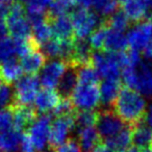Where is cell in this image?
I'll list each match as a JSON object with an SVG mask.
<instances>
[{
  "mask_svg": "<svg viewBox=\"0 0 152 152\" xmlns=\"http://www.w3.org/2000/svg\"><path fill=\"white\" fill-rule=\"evenodd\" d=\"M112 108L129 126L142 123L147 116V104L144 97L135 90L126 87L122 88Z\"/></svg>",
  "mask_w": 152,
  "mask_h": 152,
  "instance_id": "obj_1",
  "label": "cell"
},
{
  "mask_svg": "<svg viewBox=\"0 0 152 152\" xmlns=\"http://www.w3.org/2000/svg\"><path fill=\"white\" fill-rule=\"evenodd\" d=\"M70 16L73 22L75 38L77 39H87V37L91 36L92 32L95 31L103 22L101 16L81 7L73 11Z\"/></svg>",
  "mask_w": 152,
  "mask_h": 152,
  "instance_id": "obj_2",
  "label": "cell"
},
{
  "mask_svg": "<svg viewBox=\"0 0 152 152\" xmlns=\"http://www.w3.org/2000/svg\"><path fill=\"white\" fill-rule=\"evenodd\" d=\"M40 79L37 75H27L16 83L13 93V104L29 105L36 100L39 93Z\"/></svg>",
  "mask_w": 152,
  "mask_h": 152,
  "instance_id": "obj_3",
  "label": "cell"
},
{
  "mask_svg": "<svg viewBox=\"0 0 152 152\" xmlns=\"http://www.w3.org/2000/svg\"><path fill=\"white\" fill-rule=\"evenodd\" d=\"M76 110H95L100 102L99 85H77L71 95Z\"/></svg>",
  "mask_w": 152,
  "mask_h": 152,
  "instance_id": "obj_4",
  "label": "cell"
},
{
  "mask_svg": "<svg viewBox=\"0 0 152 152\" xmlns=\"http://www.w3.org/2000/svg\"><path fill=\"white\" fill-rule=\"evenodd\" d=\"M96 125L100 137L101 139H104V141L115 137L127 126V124L121 120L113 108L98 110V119Z\"/></svg>",
  "mask_w": 152,
  "mask_h": 152,
  "instance_id": "obj_5",
  "label": "cell"
},
{
  "mask_svg": "<svg viewBox=\"0 0 152 152\" xmlns=\"http://www.w3.org/2000/svg\"><path fill=\"white\" fill-rule=\"evenodd\" d=\"M75 128V114L56 117L51 122L49 133V150H53L67 141L69 133Z\"/></svg>",
  "mask_w": 152,
  "mask_h": 152,
  "instance_id": "obj_6",
  "label": "cell"
},
{
  "mask_svg": "<svg viewBox=\"0 0 152 152\" xmlns=\"http://www.w3.org/2000/svg\"><path fill=\"white\" fill-rule=\"evenodd\" d=\"M92 65L99 73V75L105 78L119 79L121 74V67L119 65L117 53L97 51L93 53Z\"/></svg>",
  "mask_w": 152,
  "mask_h": 152,
  "instance_id": "obj_7",
  "label": "cell"
},
{
  "mask_svg": "<svg viewBox=\"0 0 152 152\" xmlns=\"http://www.w3.org/2000/svg\"><path fill=\"white\" fill-rule=\"evenodd\" d=\"M51 127V116L44 114L39 117L36 122L30 126L27 130L37 151L42 152L47 145L49 140V133H50Z\"/></svg>",
  "mask_w": 152,
  "mask_h": 152,
  "instance_id": "obj_8",
  "label": "cell"
},
{
  "mask_svg": "<svg viewBox=\"0 0 152 152\" xmlns=\"http://www.w3.org/2000/svg\"><path fill=\"white\" fill-rule=\"evenodd\" d=\"M152 39V24L149 20L137 23L127 34V41L130 49L141 51L146 48Z\"/></svg>",
  "mask_w": 152,
  "mask_h": 152,
  "instance_id": "obj_9",
  "label": "cell"
},
{
  "mask_svg": "<svg viewBox=\"0 0 152 152\" xmlns=\"http://www.w3.org/2000/svg\"><path fill=\"white\" fill-rule=\"evenodd\" d=\"M68 64L63 59H52L44 66L40 83L45 89H54L65 74Z\"/></svg>",
  "mask_w": 152,
  "mask_h": 152,
  "instance_id": "obj_10",
  "label": "cell"
},
{
  "mask_svg": "<svg viewBox=\"0 0 152 152\" xmlns=\"http://www.w3.org/2000/svg\"><path fill=\"white\" fill-rule=\"evenodd\" d=\"M14 117V128L19 132H27L32 124L38 119V112L29 105L11 104Z\"/></svg>",
  "mask_w": 152,
  "mask_h": 152,
  "instance_id": "obj_11",
  "label": "cell"
},
{
  "mask_svg": "<svg viewBox=\"0 0 152 152\" xmlns=\"http://www.w3.org/2000/svg\"><path fill=\"white\" fill-rule=\"evenodd\" d=\"M73 42L74 40H58L54 38L41 45V50L49 58L59 57L63 61H67L73 51Z\"/></svg>",
  "mask_w": 152,
  "mask_h": 152,
  "instance_id": "obj_12",
  "label": "cell"
},
{
  "mask_svg": "<svg viewBox=\"0 0 152 152\" xmlns=\"http://www.w3.org/2000/svg\"><path fill=\"white\" fill-rule=\"evenodd\" d=\"M135 87L134 90L141 95L152 97V66L149 63L141 61L134 67Z\"/></svg>",
  "mask_w": 152,
  "mask_h": 152,
  "instance_id": "obj_13",
  "label": "cell"
},
{
  "mask_svg": "<svg viewBox=\"0 0 152 152\" xmlns=\"http://www.w3.org/2000/svg\"><path fill=\"white\" fill-rule=\"evenodd\" d=\"M61 97L57 91L44 88L39 92L36 100H34L37 112L41 113V114H47L50 110L53 112L61 102Z\"/></svg>",
  "mask_w": 152,
  "mask_h": 152,
  "instance_id": "obj_14",
  "label": "cell"
},
{
  "mask_svg": "<svg viewBox=\"0 0 152 152\" xmlns=\"http://www.w3.org/2000/svg\"><path fill=\"white\" fill-rule=\"evenodd\" d=\"M100 101L105 108H112L123 86L120 79L105 78L100 85Z\"/></svg>",
  "mask_w": 152,
  "mask_h": 152,
  "instance_id": "obj_15",
  "label": "cell"
},
{
  "mask_svg": "<svg viewBox=\"0 0 152 152\" xmlns=\"http://www.w3.org/2000/svg\"><path fill=\"white\" fill-rule=\"evenodd\" d=\"M46 58L47 57L42 52L41 48H38L34 49L26 55L22 56L20 64H21L23 72H25L28 75H36L45 66Z\"/></svg>",
  "mask_w": 152,
  "mask_h": 152,
  "instance_id": "obj_16",
  "label": "cell"
},
{
  "mask_svg": "<svg viewBox=\"0 0 152 152\" xmlns=\"http://www.w3.org/2000/svg\"><path fill=\"white\" fill-rule=\"evenodd\" d=\"M51 27L54 37L58 40H74L75 32L71 16L64 15L51 20Z\"/></svg>",
  "mask_w": 152,
  "mask_h": 152,
  "instance_id": "obj_17",
  "label": "cell"
},
{
  "mask_svg": "<svg viewBox=\"0 0 152 152\" xmlns=\"http://www.w3.org/2000/svg\"><path fill=\"white\" fill-rule=\"evenodd\" d=\"M7 23L9 26L10 34L15 40H25L31 37V25L25 16L7 17Z\"/></svg>",
  "mask_w": 152,
  "mask_h": 152,
  "instance_id": "obj_18",
  "label": "cell"
},
{
  "mask_svg": "<svg viewBox=\"0 0 152 152\" xmlns=\"http://www.w3.org/2000/svg\"><path fill=\"white\" fill-rule=\"evenodd\" d=\"M132 127V144L140 151L152 149V127L145 121Z\"/></svg>",
  "mask_w": 152,
  "mask_h": 152,
  "instance_id": "obj_19",
  "label": "cell"
},
{
  "mask_svg": "<svg viewBox=\"0 0 152 152\" xmlns=\"http://www.w3.org/2000/svg\"><path fill=\"white\" fill-rule=\"evenodd\" d=\"M132 143V127L127 125L115 137L104 141V146L112 152H124Z\"/></svg>",
  "mask_w": 152,
  "mask_h": 152,
  "instance_id": "obj_20",
  "label": "cell"
},
{
  "mask_svg": "<svg viewBox=\"0 0 152 152\" xmlns=\"http://www.w3.org/2000/svg\"><path fill=\"white\" fill-rule=\"evenodd\" d=\"M22 67L21 64L18 61L17 58L7 59L5 61L0 64V76L4 83L11 86L12 83H17L22 75Z\"/></svg>",
  "mask_w": 152,
  "mask_h": 152,
  "instance_id": "obj_21",
  "label": "cell"
},
{
  "mask_svg": "<svg viewBox=\"0 0 152 152\" xmlns=\"http://www.w3.org/2000/svg\"><path fill=\"white\" fill-rule=\"evenodd\" d=\"M78 144L83 152H93L102 144V139L97 129L87 127L78 131Z\"/></svg>",
  "mask_w": 152,
  "mask_h": 152,
  "instance_id": "obj_22",
  "label": "cell"
},
{
  "mask_svg": "<svg viewBox=\"0 0 152 152\" xmlns=\"http://www.w3.org/2000/svg\"><path fill=\"white\" fill-rule=\"evenodd\" d=\"M122 10L130 22L137 24L147 20L148 10L143 0H126L122 4Z\"/></svg>",
  "mask_w": 152,
  "mask_h": 152,
  "instance_id": "obj_23",
  "label": "cell"
},
{
  "mask_svg": "<svg viewBox=\"0 0 152 152\" xmlns=\"http://www.w3.org/2000/svg\"><path fill=\"white\" fill-rule=\"evenodd\" d=\"M128 47V41L127 37L123 34V32L114 30L108 28V31L106 34L105 42H104V48L103 51L106 52H121L125 51Z\"/></svg>",
  "mask_w": 152,
  "mask_h": 152,
  "instance_id": "obj_24",
  "label": "cell"
},
{
  "mask_svg": "<svg viewBox=\"0 0 152 152\" xmlns=\"http://www.w3.org/2000/svg\"><path fill=\"white\" fill-rule=\"evenodd\" d=\"M78 83L77 80V71L76 68L68 66L65 74L57 85V92L61 98H70Z\"/></svg>",
  "mask_w": 152,
  "mask_h": 152,
  "instance_id": "obj_25",
  "label": "cell"
},
{
  "mask_svg": "<svg viewBox=\"0 0 152 152\" xmlns=\"http://www.w3.org/2000/svg\"><path fill=\"white\" fill-rule=\"evenodd\" d=\"M22 133L15 128L0 133V151L16 152L20 147Z\"/></svg>",
  "mask_w": 152,
  "mask_h": 152,
  "instance_id": "obj_26",
  "label": "cell"
},
{
  "mask_svg": "<svg viewBox=\"0 0 152 152\" xmlns=\"http://www.w3.org/2000/svg\"><path fill=\"white\" fill-rule=\"evenodd\" d=\"M31 37L40 46L50 41L52 38V27H51V23L48 18L31 24Z\"/></svg>",
  "mask_w": 152,
  "mask_h": 152,
  "instance_id": "obj_27",
  "label": "cell"
},
{
  "mask_svg": "<svg viewBox=\"0 0 152 152\" xmlns=\"http://www.w3.org/2000/svg\"><path fill=\"white\" fill-rule=\"evenodd\" d=\"M77 71V85H98L99 73L96 71L93 65H86L76 68Z\"/></svg>",
  "mask_w": 152,
  "mask_h": 152,
  "instance_id": "obj_28",
  "label": "cell"
},
{
  "mask_svg": "<svg viewBox=\"0 0 152 152\" xmlns=\"http://www.w3.org/2000/svg\"><path fill=\"white\" fill-rule=\"evenodd\" d=\"M104 21H105L106 25L108 26V28L114 30H118V31L121 32L126 30L128 28L129 24H130L128 17L123 12V10L121 9H119L117 12H115L110 17L104 18Z\"/></svg>",
  "mask_w": 152,
  "mask_h": 152,
  "instance_id": "obj_29",
  "label": "cell"
},
{
  "mask_svg": "<svg viewBox=\"0 0 152 152\" xmlns=\"http://www.w3.org/2000/svg\"><path fill=\"white\" fill-rule=\"evenodd\" d=\"M98 110H76L75 113V127L79 130L87 127H93L97 123Z\"/></svg>",
  "mask_w": 152,
  "mask_h": 152,
  "instance_id": "obj_30",
  "label": "cell"
},
{
  "mask_svg": "<svg viewBox=\"0 0 152 152\" xmlns=\"http://www.w3.org/2000/svg\"><path fill=\"white\" fill-rule=\"evenodd\" d=\"M54 0H29L26 11L28 18L46 17L47 11Z\"/></svg>",
  "mask_w": 152,
  "mask_h": 152,
  "instance_id": "obj_31",
  "label": "cell"
},
{
  "mask_svg": "<svg viewBox=\"0 0 152 152\" xmlns=\"http://www.w3.org/2000/svg\"><path fill=\"white\" fill-rule=\"evenodd\" d=\"M107 31H108V26L106 25L105 21H104V18H103L102 24L95 30V31L92 32L91 37H90L89 43H90V45H91L94 52L103 51L104 42H105Z\"/></svg>",
  "mask_w": 152,
  "mask_h": 152,
  "instance_id": "obj_32",
  "label": "cell"
},
{
  "mask_svg": "<svg viewBox=\"0 0 152 152\" xmlns=\"http://www.w3.org/2000/svg\"><path fill=\"white\" fill-rule=\"evenodd\" d=\"M92 5L102 18L110 17L121 7L116 0H93Z\"/></svg>",
  "mask_w": 152,
  "mask_h": 152,
  "instance_id": "obj_33",
  "label": "cell"
},
{
  "mask_svg": "<svg viewBox=\"0 0 152 152\" xmlns=\"http://www.w3.org/2000/svg\"><path fill=\"white\" fill-rule=\"evenodd\" d=\"M16 53L15 40L9 38L0 39V63H3L7 59L11 58Z\"/></svg>",
  "mask_w": 152,
  "mask_h": 152,
  "instance_id": "obj_34",
  "label": "cell"
},
{
  "mask_svg": "<svg viewBox=\"0 0 152 152\" xmlns=\"http://www.w3.org/2000/svg\"><path fill=\"white\" fill-rule=\"evenodd\" d=\"M76 107L74 106L73 102L70 98H61V102L58 103V105L55 107V110H53V116L56 117H61V116H68V115H73L76 113Z\"/></svg>",
  "mask_w": 152,
  "mask_h": 152,
  "instance_id": "obj_35",
  "label": "cell"
},
{
  "mask_svg": "<svg viewBox=\"0 0 152 152\" xmlns=\"http://www.w3.org/2000/svg\"><path fill=\"white\" fill-rule=\"evenodd\" d=\"M14 128V117L11 105L0 110V133Z\"/></svg>",
  "mask_w": 152,
  "mask_h": 152,
  "instance_id": "obj_36",
  "label": "cell"
},
{
  "mask_svg": "<svg viewBox=\"0 0 152 152\" xmlns=\"http://www.w3.org/2000/svg\"><path fill=\"white\" fill-rule=\"evenodd\" d=\"M13 93L10 85H0V110L13 104Z\"/></svg>",
  "mask_w": 152,
  "mask_h": 152,
  "instance_id": "obj_37",
  "label": "cell"
},
{
  "mask_svg": "<svg viewBox=\"0 0 152 152\" xmlns=\"http://www.w3.org/2000/svg\"><path fill=\"white\" fill-rule=\"evenodd\" d=\"M50 152H83V150L75 140L68 139L61 146H58L53 150H50Z\"/></svg>",
  "mask_w": 152,
  "mask_h": 152,
  "instance_id": "obj_38",
  "label": "cell"
},
{
  "mask_svg": "<svg viewBox=\"0 0 152 152\" xmlns=\"http://www.w3.org/2000/svg\"><path fill=\"white\" fill-rule=\"evenodd\" d=\"M20 150L21 152H38L27 132H23L20 142Z\"/></svg>",
  "mask_w": 152,
  "mask_h": 152,
  "instance_id": "obj_39",
  "label": "cell"
},
{
  "mask_svg": "<svg viewBox=\"0 0 152 152\" xmlns=\"http://www.w3.org/2000/svg\"><path fill=\"white\" fill-rule=\"evenodd\" d=\"M10 7H11V3L0 1V19L7 20L10 14Z\"/></svg>",
  "mask_w": 152,
  "mask_h": 152,
  "instance_id": "obj_40",
  "label": "cell"
},
{
  "mask_svg": "<svg viewBox=\"0 0 152 152\" xmlns=\"http://www.w3.org/2000/svg\"><path fill=\"white\" fill-rule=\"evenodd\" d=\"M9 26H7V20L0 19V39L7 38L9 34Z\"/></svg>",
  "mask_w": 152,
  "mask_h": 152,
  "instance_id": "obj_41",
  "label": "cell"
},
{
  "mask_svg": "<svg viewBox=\"0 0 152 152\" xmlns=\"http://www.w3.org/2000/svg\"><path fill=\"white\" fill-rule=\"evenodd\" d=\"M144 56L148 59H152V39L150 40V42L148 43L146 48L144 49Z\"/></svg>",
  "mask_w": 152,
  "mask_h": 152,
  "instance_id": "obj_42",
  "label": "cell"
},
{
  "mask_svg": "<svg viewBox=\"0 0 152 152\" xmlns=\"http://www.w3.org/2000/svg\"><path fill=\"white\" fill-rule=\"evenodd\" d=\"M93 0H76V3L81 7V9L88 10L92 5Z\"/></svg>",
  "mask_w": 152,
  "mask_h": 152,
  "instance_id": "obj_43",
  "label": "cell"
},
{
  "mask_svg": "<svg viewBox=\"0 0 152 152\" xmlns=\"http://www.w3.org/2000/svg\"><path fill=\"white\" fill-rule=\"evenodd\" d=\"M144 121H145L148 125H150V126L152 127V105L150 106L149 110H148V113H147V116H146V118Z\"/></svg>",
  "mask_w": 152,
  "mask_h": 152,
  "instance_id": "obj_44",
  "label": "cell"
},
{
  "mask_svg": "<svg viewBox=\"0 0 152 152\" xmlns=\"http://www.w3.org/2000/svg\"><path fill=\"white\" fill-rule=\"evenodd\" d=\"M93 152H112V151H110L107 147H105V146H104V144H101V145H100L99 147L96 148Z\"/></svg>",
  "mask_w": 152,
  "mask_h": 152,
  "instance_id": "obj_45",
  "label": "cell"
},
{
  "mask_svg": "<svg viewBox=\"0 0 152 152\" xmlns=\"http://www.w3.org/2000/svg\"><path fill=\"white\" fill-rule=\"evenodd\" d=\"M148 11H152V0H143Z\"/></svg>",
  "mask_w": 152,
  "mask_h": 152,
  "instance_id": "obj_46",
  "label": "cell"
},
{
  "mask_svg": "<svg viewBox=\"0 0 152 152\" xmlns=\"http://www.w3.org/2000/svg\"><path fill=\"white\" fill-rule=\"evenodd\" d=\"M124 152H141V151H140L137 147H134V146H133V147H129L128 149H126Z\"/></svg>",
  "mask_w": 152,
  "mask_h": 152,
  "instance_id": "obj_47",
  "label": "cell"
},
{
  "mask_svg": "<svg viewBox=\"0 0 152 152\" xmlns=\"http://www.w3.org/2000/svg\"><path fill=\"white\" fill-rule=\"evenodd\" d=\"M116 1L119 3V4H123V3H124L125 1H126V0H116Z\"/></svg>",
  "mask_w": 152,
  "mask_h": 152,
  "instance_id": "obj_48",
  "label": "cell"
},
{
  "mask_svg": "<svg viewBox=\"0 0 152 152\" xmlns=\"http://www.w3.org/2000/svg\"><path fill=\"white\" fill-rule=\"evenodd\" d=\"M0 1H3V2H7V3H11L13 0H0Z\"/></svg>",
  "mask_w": 152,
  "mask_h": 152,
  "instance_id": "obj_49",
  "label": "cell"
},
{
  "mask_svg": "<svg viewBox=\"0 0 152 152\" xmlns=\"http://www.w3.org/2000/svg\"><path fill=\"white\" fill-rule=\"evenodd\" d=\"M141 152H152V149H147V150H142Z\"/></svg>",
  "mask_w": 152,
  "mask_h": 152,
  "instance_id": "obj_50",
  "label": "cell"
},
{
  "mask_svg": "<svg viewBox=\"0 0 152 152\" xmlns=\"http://www.w3.org/2000/svg\"><path fill=\"white\" fill-rule=\"evenodd\" d=\"M18 1H19V2H21V3H23V2H28L29 0H18Z\"/></svg>",
  "mask_w": 152,
  "mask_h": 152,
  "instance_id": "obj_51",
  "label": "cell"
},
{
  "mask_svg": "<svg viewBox=\"0 0 152 152\" xmlns=\"http://www.w3.org/2000/svg\"><path fill=\"white\" fill-rule=\"evenodd\" d=\"M149 21L151 22V24H152V14H151V16H150V18H149Z\"/></svg>",
  "mask_w": 152,
  "mask_h": 152,
  "instance_id": "obj_52",
  "label": "cell"
},
{
  "mask_svg": "<svg viewBox=\"0 0 152 152\" xmlns=\"http://www.w3.org/2000/svg\"><path fill=\"white\" fill-rule=\"evenodd\" d=\"M1 81H2V79H1V76H0V85H1Z\"/></svg>",
  "mask_w": 152,
  "mask_h": 152,
  "instance_id": "obj_53",
  "label": "cell"
},
{
  "mask_svg": "<svg viewBox=\"0 0 152 152\" xmlns=\"http://www.w3.org/2000/svg\"><path fill=\"white\" fill-rule=\"evenodd\" d=\"M0 152H2V151H0Z\"/></svg>",
  "mask_w": 152,
  "mask_h": 152,
  "instance_id": "obj_54",
  "label": "cell"
}]
</instances>
